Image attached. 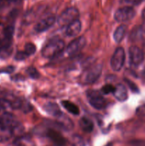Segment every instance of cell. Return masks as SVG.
Returning <instances> with one entry per match:
<instances>
[{
    "mask_svg": "<svg viewBox=\"0 0 145 146\" xmlns=\"http://www.w3.org/2000/svg\"><path fill=\"white\" fill-rule=\"evenodd\" d=\"M101 73H102L101 65L92 64L88 68H85V71L81 76V81L84 84H93L100 78Z\"/></svg>",
    "mask_w": 145,
    "mask_h": 146,
    "instance_id": "cell-2",
    "label": "cell"
},
{
    "mask_svg": "<svg viewBox=\"0 0 145 146\" xmlns=\"http://www.w3.org/2000/svg\"><path fill=\"white\" fill-rule=\"evenodd\" d=\"M36 51V47L32 43H27L24 47V52L28 56L32 55V54H35Z\"/></svg>",
    "mask_w": 145,
    "mask_h": 146,
    "instance_id": "cell-20",
    "label": "cell"
},
{
    "mask_svg": "<svg viewBox=\"0 0 145 146\" xmlns=\"http://www.w3.org/2000/svg\"><path fill=\"white\" fill-rule=\"evenodd\" d=\"M125 83L127 84V86H129V88H130V90L132 91V92H134V93L139 92V88H138L137 86H136L134 83L132 82V81H130V80L127 79V78H125Z\"/></svg>",
    "mask_w": 145,
    "mask_h": 146,
    "instance_id": "cell-23",
    "label": "cell"
},
{
    "mask_svg": "<svg viewBox=\"0 0 145 146\" xmlns=\"http://www.w3.org/2000/svg\"><path fill=\"white\" fill-rule=\"evenodd\" d=\"M72 146H85V141L81 136L78 135H74L71 138Z\"/></svg>",
    "mask_w": 145,
    "mask_h": 146,
    "instance_id": "cell-19",
    "label": "cell"
},
{
    "mask_svg": "<svg viewBox=\"0 0 145 146\" xmlns=\"http://www.w3.org/2000/svg\"><path fill=\"white\" fill-rule=\"evenodd\" d=\"M46 135L57 146H63L65 144V140L63 137L58 132L54 130H48L46 132Z\"/></svg>",
    "mask_w": 145,
    "mask_h": 146,
    "instance_id": "cell-11",
    "label": "cell"
},
{
    "mask_svg": "<svg viewBox=\"0 0 145 146\" xmlns=\"http://www.w3.org/2000/svg\"><path fill=\"white\" fill-rule=\"evenodd\" d=\"M136 114L142 119L145 120V105L140 106L136 108Z\"/></svg>",
    "mask_w": 145,
    "mask_h": 146,
    "instance_id": "cell-25",
    "label": "cell"
},
{
    "mask_svg": "<svg viewBox=\"0 0 145 146\" xmlns=\"http://www.w3.org/2000/svg\"><path fill=\"white\" fill-rule=\"evenodd\" d=\"M27 73L29 75L31 78H34V79H37L39 77V73L37 71L36 68L34 67H29L27 69Z\"/></svg>",
    "mask_w": 145,
    "mask_h": 146,
    "instance_id": "cell-22",
    "label": "cell"
},
{
    "mask_svg": "<svg viewBox=\"0 0 145 146\" xmlns=\"http://www.w3.org/2000/svg\"><path fill=\"white\" fill-rule=\"evenodd\" d=\"M79 125L81 129L86 133L92 132L94 128V124L90 118L82 117L79 121Z\"/></svg>",
    "mask_w": 145,
    "mask_h": 146,
    "instance_id": "cell-15",
    "label": "cell"
},
{
    "mask_svg": "<svg viewBox=\"0 0 145 146\" xmlns=\"http://www.w3.org/2000/svg\"><path fill=\"white\" fill-rule=\"evenodd\" d=\"M79 17V11L75 7H69L64 10L58 19V24L61 27H66Z\"/></svg>",
    "mask_w": 145,
    "mask_h": 146,
    "instance_id": "cell-3",
    "label": "cell"
},
{
    "mask_svg": "<svg viewBox=\"0 0 145 146\" xmlns=\"http://www.w3.org/2000/svg\"><path fill=\"white\" fill-rule=\"evenodd\" d=\"M125 59V50L122 47H118L112 54L111 58L110 66L112 69L115 71H119L123 66Z\"/></svg>",
    "mask_w": 145,
    "mask_h": 146,
    "instance_id": "cell-5",
    "label": "cell"
},
{
    "mask_svg": "<svg viewBox=\"0 0 145 146\" xmlns=\"http://www.w3.org/2000/svg\"><path fill=\"white\" fill-rule=\"evenodd\" d=\"M4 106L2 105V104H1V102H0V111H1V110H3V109H4Z\"/></svg>",
    "mask_w": 145,
    "mask_h": 146,
    "instance_id": "cell-29",
    "label": "cell"
},
{
    "mask_svg": "<svg viewBox=\"0 0 145 146\" xmlns=\"http://www.w3.org/2000/svg\"><path fill=\"white\" fill-rule=\"evenodd\" d=\"M134 9L132 7H123L118 9L114 14V18L118 22H125L130 21L134 17Z\"/></svg>",
    "mask_w": 145,
    "mask_h": 146,
    "instance_id": "cell-6",
    "label": "cell"
},
{
    "mask_svg": "<svg viewBox=\"0 0 145 146\" xmlns=\"http://www.w3.org/2000/svg\"><path fill=\"white\" fill-rule=\"evenodd\" d=\"M81 31V22L79 19H76L66 27L65 34L68 36H75Z\"/></svg>",
    "mask_w": 145,
    "mask_h": 146,
    "instance_id": "cell-12",
    "label": "cell"
},
{
    "mask_svg": "<svg viewBox=\"0 0 145 146\" xmlns=\"http://www.w3.org/2000/svg\"><path fill=\"white\" fill-rule=\"evenodd\" d=\"M28 57V56L26 55L24 51H18L15 56V59L17 60V61H23V60L26 59V58Z\"/></svg>",
    "mask_w": 145,
    "mask_h": 146,
    "instance_id": "cell-26",
    "label": "cell"
},
{
    "mask_svg": "<svg viewBox=\"0 0 145 146\" xmlns=\"http://www.w3.org/2000/svg\"><path fill=\"white\" fill-rule=\"evenodd\" d=\"M142 31H143V32L145 34V19H144V21H143V24H142Z\"/></svg>",
    "mask_w": 145,
    "mask_h": 146,
    "instance_id": "cell-28",
    "label": "cell"
},
{
    "mask_svg": "<svg viewBox=\"0 0 145 146\" xmlns=\"http://www.w3.org/2000/svg\"><path fill=\"white\" fill-rule=\"evenodd\" d=\"M55 22V18L53 16H48L40 20L35 26V30L38 33L43 32L51 28Z\"/></svg>",
    "mask_w": 145,
    "mask_h": 146,
    "instance_id": "cell-9",
    "label": "cell"
},
{
    "mask_svg": "<svg viewBox=\"0 0 145 146\" xmlns=\"http://www.w3.org/2000/svg\"><path fill=\"white\" fill-rule=\"evenodd\" d=\"M0 127H1V119H0Z\"/></svg>",
    "mask_w": 145,
    "mask_h": 146,
    "instance_id": "cell-31",
    "label": "cell"
},
{
    "mask_svg": "<svg viewBox=\"0 0 145 146\" xmlns=\"http://www.w3.org/2000/svg\"><path fill=\"white\" fill-rule=\"evenodd\" d=\"M89 104L95 109H103L107 106V101L102 94L96 90H89L86 93Z\"/></svg>",
    "mask_w": 145,
    "mask_h": 146,
    "instance_id": "cell-4",
    "label": "cell"
},
{
    "mask_svg": "<svg viewBox=\"0 0 145 146\" xmlns=\"http://www.w3.org/2000/svg\"><path fill=\"white\" fill-rule=\"evenodd\" d=\"M14 33V26L9 25L7 27H5L4 29V35L5 38H9V39H11L12 38L13 35Z\"/></svg>",
    "mask_w": 145,
    "mask_h": 146,
    "instance_id": "cell-21",
    "label": "cell"
},
{
    "mask_svg": "<svg viewBox=\"0 0 145 146\" xmlns=\"http://www.w3.org/2000/svg\"><path fill=\"white\" fill-rule=\"evenodd\" d=\"M11 52V39L5 38L0 39V57L5 58Z\"/></svg>",
    "mask_w": 145,
    "mask_h": 146,
    "instance_id": "cell-10",
    "label": "cell"
},
{
    "mask_svg": "<svg viewBox=\"0 0 145 146\" xmlns=\"http://www.w3.org/2000/svg\"><path fill=\"white\" fill-rule=\"evenodd\" d=\"M127 32V26L120 25L116 29L113 34L114 40L117 43H119L123 40L125 34Z\"/></svg>",
    "mask_w": 145,
    "mask_h": 146,
    "instance_id": "cell-16",
    "label": "cell"
},
{
    "mask_svg": "<svg viewBox=\"0 0 145 146\" xmlns=\"http://www.w3.org/2000/svg\"><path fill=\"white\" fill-rule=\"evenodd\" d=\"M144 78L145 79V73H144Z\"/></svg>",
    "mask_w": 145,
    "mask_h": 146,
    "instance_id": "cell-30",
    "label": "cell"
},
{
    "mask_svg": "<svg viewBox=\"0 0 145 146\" xmlns=\"http://www.w3.org/2000/svg\"><path fill=\"white\" fill-rule=\"evenodd\" d=\"M86 44V39L85 37L80 36L76 39L70 43L65 50V54L68 56H72L78 54L83 48Z\"/></svg>",
    "mask_w": 145,
    "mask_h": 146,
    "instance_id": "cell-7",
    "label": "cell"
},
{
    "mask_svg": "<svg viewBox=\"0 0 145 146\" xmlns=\"http://www.w3.org/2000/svg\"><path fill=\"white\" fill-rule=\"evenodd\" d=\"M61 104L63 106V108H65V110L68 111L70 113L72 114V115H78L80 113L79 108L75 104H74L73 103L69 101H63L61 102Z\"/></svg>",
    "mask_w": 145,
    "mask_h": 146,
    "instance_id": "cell-18",
    "label": "cell"
},
{
    "mask_svg": "<svg viewBox=\"0 0 145 146\" xmlns=\"http://www.w3.org/2000/svg\"><path fill=\"white\" fill-rule=\"evenodd\" d=\"M44 109L48 114L56 118H58L63 114L58 106L54 103H48L45 104L44 106Z\"/></svg>",
    "mask_w": 145,
    "mask_h": 146,
    "instance_id": "cell-14",
    "label": "cell"
},
{
    "mask_svg": "<svg viewBox=\"0 0 145 146\" xmlns=\"http://www.w3.org/2000/svg\"><path fill=\"white\" fill-rule=\"evenodd\" d=\"M125 2L127 3V4H132V5H137L139 4L142 0H125Z\"/></svg>",
    "mask_w": 145,
    "mask_h": 146,
    "instance_id": "cell-27",
    "label": "cell"
},
{
    "mask_svg": "<svg viewBox=\"0 0 145 146\" xmlns=\"http://www.w3.org/2000/svg\"><path fill=\"white\" fill-rule=\"evenodd\" d=\"M65 48V43L59 38L51 40L41 51L42 56L45 58H53L59 54Z\"/></svg>",
    "mask_w": 145,
    "mask_h": 146,
    "instance_id": "cell-1",
    "label": "cell"
},
{
    "mask_svg": "<svg viewBox=\"0 0 145 146\" xmlns=\"http://www.w3.org/2000/svg\"><path fill=\"white\" fill-rule=\"evenodd\" d=\"M115 87L113 86L112 85H110V84H107V85L104 86L102 88V92L104 94H109L112 93L113 94L114 91H115Z\"/></svg>",
    "mask_w": 145,
    "mask_h": 146,
    "instance_id": "cell-24",
    "label": "cell"
},
{
    "mask_svg": "<svg viewBox=\"0 0 145 146\" xmlns=\"http://www.w3.org/2000/svg\"><path fill=\"white\" fill-rule=\"evenodd\" d=\"M113 94L114 96L116 98V99L121 101V102L125 101L128 98L127 90L126 87L122 85V84H118L115 87Z\"/></svg>",
    "mask_w": 145,
    "mask_h": 146,
    "instance_id": "cell-13",
    "label": "cell"
},
{
    "mask_svg": "<svg viewBox=\"0 0 145 146\" xmlns=\"http://www.w3.org/2000/svg\"><path fill=\"white\" fill-rule=\"evenodd\" d=\"M129 57L130 63L134 66L142 64L144 60L143 51L136 46H132L129 48Z\"/></svg>",
    "mask_w": 145,
    "mask_h": 146,
    "instance_id": "cell-8",
    "label": "cell"
},
{
    "mask_svg": "<svg viewBox=\"0 0 145 146\" xmlns=\"http://www.w3.org/2000/svg\"><path fill=\"white\" fill-rule=\"evenodd\" d=\"M14 135L13 130L10 128L2 127L0 128V143L7 142Z\"/></svg>",
    "mask_w": 145,
    "mask_h": 146,
    "instance_id": "cell-17",
    "label": "cell"
}]
</instances>
